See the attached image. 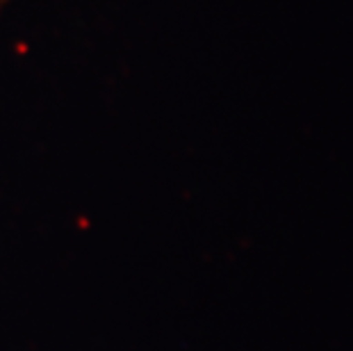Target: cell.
<instances>
[{
	"mask_svg": "<svg viewBox=\"0 0 353 351\" xmlns=\"http://www.w3.org/2000/svg\"><path fill=\"white\" fill-rule=\"evenodd\" d=\"M7 5H10V0H0V17H3V12H5Z\"/></svg>",
	"mask_w": 353,
	"mask_h": 351,
	"instance_id": "6da1fadb",
	"label": "cell"
}]
</instances>
